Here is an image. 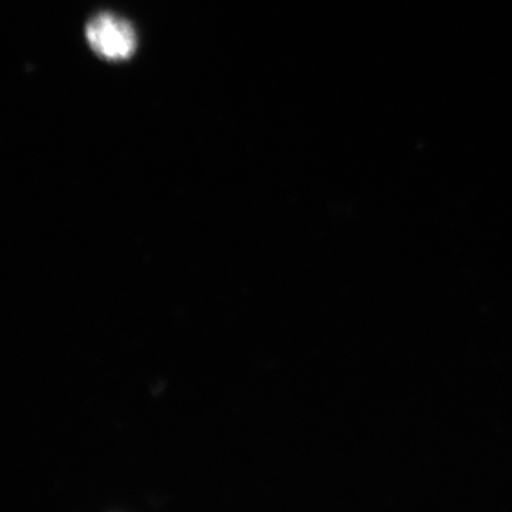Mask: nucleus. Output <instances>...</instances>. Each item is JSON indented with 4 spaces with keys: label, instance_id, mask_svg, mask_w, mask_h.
Instances as JSON below:
<instances>
[{
    "label": "nucleus",
    "instance_id": "obj_1",
    "mask_svg": "<svg viewBox=\"0 0 512 512\" xmlns=\"http://www.w3.org/2000/svg\"><path fill=\"white\" fill-rule=\"evenodd\" d=\"M86 37L94 52L107 60L128 59L137 46L133 26L110 13H101L90 20Z\"/></svg>",
    "mask_w": 512,
    "mask_h": 512
}]
</instances>
